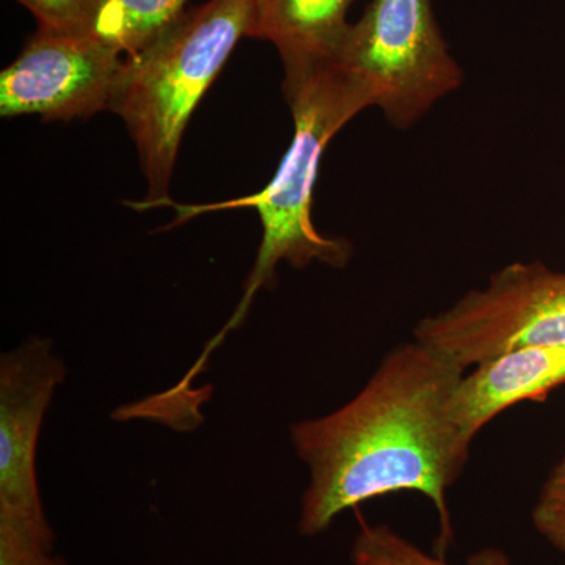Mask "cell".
Listing matches in <instances>:
<instances>
[{
  "label": "cell",
  "mask_w": 565,
  "mask_h": 565,
  "mask_svg": "<svg viewBox=\"0 0 565 565\" xmlns=\"http://www.w3.org/2000/svg\"><path fill=\"white\" fill-rule=\"evenodd\" d=\"M418 343L468 367L531 345H565V273L512 263L415 327Z\"/></svg>",
  "instance_id": "5b68a950"
},
{
  "label": "cell",
  "mask_w": 565,
  "mask_h": 565,
  "mask_svg": "<svg viewBox=\"0 0 565 565\" xmlns=\"http://www.w3.org/2000/svg\"><path fill=\"white\" fill-rule=\"evenodd\" d=\"M353 0H252L248 39L269 41L282 66L330 58Z\"/></svg>",
  "instance_id": "9c48e42d"
},
{
  "label": "cell",
  "mask_w": 565,
  "mask_h": 565,
  "mask_svg": "<svg viewBox=\"0 0 565 565\" xmlns=\"http://www.w3.org/2000/svg\"><path fill=\"white\" fill-rule=\"evenodd\" d=\"M565 385V345H531L505 352L465 373L452 397V419L465 445L520 403H544Z\"/></svg>",
  "instance_id": "ba28073f"
},
{
  "label": "cell",
  "mask_w": 565,
  "mask_h": 565,
  "mask_svg": "<svg viewBox=\"0 0 565 565\" xmlns=\"http://www.w3.org/2000/svg\"><path fill=\"white\" fill-rule=\"evenodd\" d=\"M531 522L546 544L565 553V448L541 487Z\"/></svg>",
  "instance_id": "7c38bea8"
},
{
  "label": "cell",
  "mask_w": 565,
  "mask_h": 565,
  "mask_svg": "<svg viewBox=\"0 0 565 565\" xmlns=\"http://www.w3.org/2000/svg\"><path fill=\"white\" fill-rule=\"evenodd\" d=\"M66 370L51 343L31 338L0 360V535L52 533L36 475L44 416Z\"/></svg>",
  "instance_id": "8992f818"
},
{
  "label": "cell",
  "mask_w": 565,
  "mask_h": 565,
  "mask_svg": "<svg viewBox=\"0 0 565 565\" xmlns=\"http://www.w3.org/2000/svg\"><path fill=\"white\" fill-rule=\"evenodd\" d=\"M282 68V92L291 107L294 136L274 180L262 192L223 203L180 204L167 200L162 204L177 211V218L170 226L180 225L204 212L237 207H255L263 225L258 256L245 281L243 297L232 318L210 340L200 359L182 379L184 388L191 386L211 353L230 333L243 326L256 294L273 285L278 264L285 262L302 269L318 262L340 269L351 262L352 247L348 241L332 239L316 230L311 204L327 145L355 115L373 107V104L366 92L332 58L294 63Z\"/></svg>",
  "instance_id": "7a4b0ae2"
},
{
  "label": "cell",
  "mask_w": 565,
  "mask_h": 565,
  "mask_svg": "<svg viewBox=\"0 0 565 565\" xmlns=\"http://www.w3.org/2000/svg\"><path fill=\"white\" fill-rule=\"evenodd\" d=\"M330 58L399 129L414 126L463 82L433 0H371Z\"/></svg>",
  "instance_id": "277c9868"
},
{
  "label": "cell",
  "mask_w": 565,
  "mask_h": 565,
  "mask_svg": "<svg viewBox=\"0 0 565 565\" xmlns=\"http://www.w3.org/2000/svg\"><path fill=\"white\" fill-rule=\"evenodd\" d=\"M353 565H449L445 557L423 552L388 525H364L352 546ZM467 565H512L511 556L486 546L467 557Z\"/></svg>",
  "instance_id": "8fae6325"
},
{
  "label": "cell",
  "mask_w": 565,
  "mask_h": 565,
  "mask_svg": "<svg viewBox=\"0 0 565 565\" xmlns=\"http://www.w3.org/2000/svg\"><path fill=\"white\" fill-rule=\"evenodd\" d=\"M250 18L252 0H210L122 57L110 110L131 134L148 184L147 200L132 207L150 210L169 200L189 118L248 35Z\"/></svg>",
  "instance_id": "3957f363"
},
{
  "label": "cell",
  "mask_w": 565,
  "mask_h": 565,
  "mask_svg": "<svg viewBox=\"0 0 565 565\" xmlns=\"http://www.w3.org/2000/svg\"><path fill=\"white\" fill-rule=\"evenodd\" d=\"M31 11L41 31L87 35L99 0H17Z\"/></svg>",
  "instance_id": "4fadbf2b"
},
{
  "label": "cell",
  "mask_w": 565,
  "mask_h": 565,
  "mask_svg": "<svg viewBox=\"0 0 565 565\" xmlns=\"http://www.w3.org/2000/svg\"><path fill=\"white\" fill-rule=\"evenodd\" d=\"M465 373L414 340L386 353L343 407L294 424V449L310 471L300 533H326L337 516L374 498L416 492L437 511V555L445 557L455 542L448 490L471 451L452 419Z\"/></svg>",
  "instance_id": "6da1fadb"
},
{
  "label": "cell",
  "mask_w": 565,
  "mask_h": 565,
  "mask_svg": "<svg viewBox=\"0 0 565 565\" xmlns=\"http://www.w3.org/2000/svg\"><path fill=\"white\" fill-rule=\"evenodd\" d=\"M188 0H99L88 36L121 57L141 50L184 13Z\"/></svg>",
  "instance_id": "30bf717a"
},
{
  "label": "cell",
  "mask_w": 565,
  "mask_h": 565,
  "mask_svg": "<svg viewBox=\"0 0 565 565\" xmlns=\"http://www.w3.org/2000/svg\"><path fill=\"white\" fill-rule=\"evenodd\" d=\"M121 62L92 36L39 29L0 73V115L68 121L110 110Z\"/></svg>",
  "instance_id": "52a82bcc"
}]
</instances>
